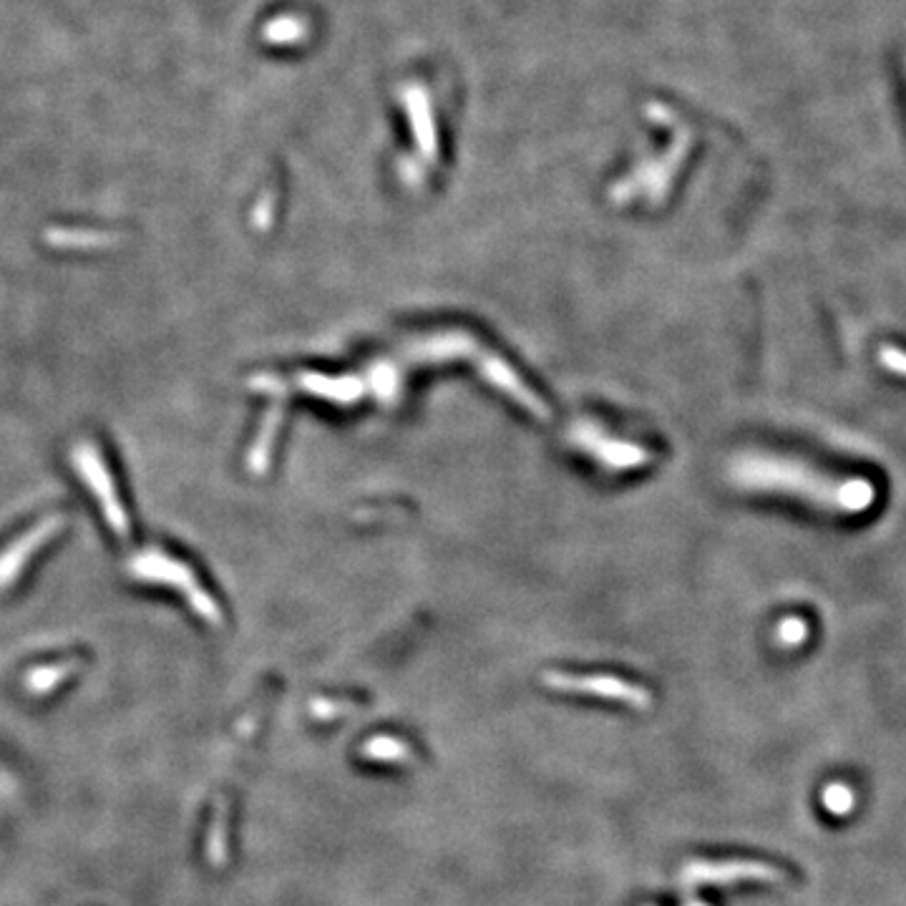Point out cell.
<instances>
[{"label":"cell","instance_id":"cell-1","mask_svg":"<svg viewBox=\"0 0 906 906\" xmlns=\"http://www.w3.org/2000/svg\"><path fill=\"white\" fill-rule=\"evenodd\" d=\"M748 469L755 481H761L763 489L793 496L834 514H856L869 509L874 501L871 481L844 479L793 456H761Z\"/></svg>","mask_w":906,"mask_h":906},{"label":"cell","instance_id":"cell-2","mask_svg":"<svg viewBox=\"0 0 906 906\" xmlns=\"http://www.w3.org/2000/svg\"><path fill=\"white\" fill-rule=\"evenodd\" d=\"M549 685L559 690H569V693H589L599 695V698H612L630 703L635 708H647L650 705V695L640 688H632L630 683H620L612 677H569V675H549Z\"/></svg>","mask_w":906,"mask_h":906},{"label":"cell","instance_id":"cell-3","mask_svg":"<svg viewBox=\"0 0 906 906\" xmlns=\"http://www.w3.org/2000/svg\"><path fill=\"white\" fill-rule=\"evenodd\" d=\"M360 755L370 763H411L413 750L411 745L403 743L401 738L393 735H375L360 745Z\"/></svg>","mask_w":906,"mask_h":906}]
</instances>
